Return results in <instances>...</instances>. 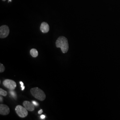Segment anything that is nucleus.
Wrapping results in <instances>:
<instances>
[{
  "mask_svg": "<svg viewBox=\"0 0 120 120\" xmlns=\"http://www.w3.org/2000/svg\"><path fill=\"white\" fill-rule=\"evenodd\" d=\"M56 47L61 49V51L63 53L67 52L69 50V45L67 39L64 36H60L56 40Z\"/></svg>",
  "mask_w": 120,
  "mask_h": 120,
  "instance_id": "f257e3e1",
  "label": "nucleus"
},
{
  "mask_svg": "<svg viewBox=\"0 0 120 120\" xmlns=\"http://www.w3.org/2000/svg\"><path fill=\"white\" fill-rule=\"evenodd\" d=\"M30 92L35 98L37 99L39 101H43L46 98V95L45 93L38 87L32 88L30 90Z\"/></svg>",
  "mask_w": 120,
  "mask_h": 120,
  "instance_id": "f03ea898",
  "label": "nucleus"
},
{
  "mask_svg": "<svg viewBox=\"0 0 120 120\" xmlns=\"http://www.w3.org/2000/svg\"><path fill=\"white\" fill-rule=\"evenodd\" d=\"M27 109L25 107H23L20 105H18L15 108V111L18 116L20 117L24 118L27 116L28 112Z\"/></svg>",
  "mask_w": 120,
  "mask_h": 120,
  "instance_id": "7ed1b4c3",
  "label": "nucleus"
},
{
  "mask_svg": "<svg viewBox=\"0 0 120 120\" xmlns=\"http://www.w3.org/2000/svg\"><path fill=\"white\" fill-rule=\"evenodd\" d=\"M3 84L5 87L10 90H14L17 87L16 83L14 81L10 79H5L3 82Z\"/></svg>",
  "mask_w": 120,
  "mask_h": 120,
  "instance_id": "20e7f679",
  "label": "nucleus"
},
{
  "mask_svg": "<svg viewBox=\"0 0 120 120\" xmlns=\"http://www.w3.org/2000/svg\"><path fill=\"white\" fill-rule=\"evenodd\" d=\"M9 34V27L6 25H3L0 27V38H7Z\"/></svg>",
  "mask_w": 120,
  "mask_h": 120,
  "instance_id": "39448f33",
  "label": "nucleus"
},
{
  "mask_svg": "<svg viewBox=\"0 0 120 120\" xmlns=\"http://www.w3.org/2000/svg\"><path fill=\"white\" fill-rule=\"evenodd\" d=\"M10 109L9 107L4 104L0 105V114L2 115H7L9 114Z\"/></svg>",
  "mask_w": 120,
  "mask_h": 120,
  "instance_id": "423d86ee",
  "label": "nucleus"
},
{
  "mask_svg": "<svg viewBox=\"0 0 120 120\" xmlns=\"http://www.w3.org/2000/svg\"><path fill=\"white\" fill-rule=\"evenodd\" d=\"M23 105L24 107L26 108L28 111L31 112L34 111L35 109L34 105L32 102L31 103L30 101H26L23 102Z\"/></svg>",
  "mask_w": 120,
  "mask_h": 120,
  "instance_id": "0eeeda50",
  "label": "nucleus"
},
{
  "mask_svg": "<svg viewBox=\"0 0 120 120\" xmlns=\"http://www.w3.org/2000/svg\"><path fill=\"white\" fill-rule=\"evenodd\" d=\"M40 30L43 33H47L49 30V26L45 22H43L40 26Z\"/></svg>",
  "mask_w": 120,
  "mask_h": 120,
  "instance_id": "6e6552de",
  "label": "nucleus"
},
{
  "mask_svg": "<svg viewBox=\"0 0 120 120\" xmlns=\"http://www.w3.org/2000/svg\"><path fill=\"white\" fill-rule=\"evenodd\" d=\"M30 53L31 55L34 57H36L38 55V52L35 49H32L30 50Z\"/></svg>",
  "mask_w": 120,
  "mask_h": 120,
  "instance_id": "1a4fd4ad",
  "label": "nucleus"
},
{
  "mask_svg": "<svg viewBox=\"0 0 120 120\" xmlns=\"http://www.w3.org/2000/svg\"><path fill=\"white\" fill-rule=\"evenodd\" d=\"M7 92L5 91V90H3V89H2L1 88L0 89V95L1 96H4L5 97L7 95Z\"/></svg>",
  "mask_w": 120,
  "mask_h": 120,
  "instance_id": "9d476101",
  "label": "nucleus"
},
{
  "mask_svg": "<svg viewBox=\"0 0 120 120\" xmlns=\"http://www.w3.org/2000/svg\"><path fill=\"white\" fill-rule=\"evenodd\" d=\"M10 94L12 96V97H13V98H14L15 99H16L17 95H16L15 92L13 90H10Z\"/></svg>",
  "mask_w": 120,
  "mask_h": 120,
  "instance_id": "9b49d317",
  "label": "nucleus"
},
{
  "mask_svg": "<svg viewBox=\"0 0 120 120\" xmlns=\"http://www.w3.org/2000/svg\"><path fill=\"white\" fill-rule=\"evenodd\" d=\"M5 70V67L3 64H2L1 63L0 64V73H3L4 72Z\"/></svg>",
  "mask_w": 120,
  "mask_h": 120,
  "instance_id": "f8f14e48",
  "label": "nucleus"
},
{
  "mask_svg": "<svg viewBox=\"0 0 120 120\" xmlns=\"http://www.w3.org/2000/svg\"><path fill=\"white\" fill-rule=\"evenodd\" d=\"M19 83H20V84L21 85L22 90L23 91V90H25V86L24 85V83H23V82H20Z\"/></svg>",
  "mask_w": 120,
  "mask_h": 120,
  "instance_id": "ddd939ff",
  "label": "nucleus"
},
{
  "mask_svg": "<svg viewBox=\"0 0 120 120\" xmlns=\"http://www.w3.org/2000/svg\"><path fill=\"white\" fill-rule=\"evenodd\" d=\"M32 102L34 104V105L35 106H38L39 105L38 103L37 102H36V101H33Z\"/></svg>",
  "mask_w": 120,
  "mask_h": 120,
  "instance_id": "4468645a",
  "label": "nucleus"
},
{
  "mask_svg": "<svg viewBox=\"0 0 120 120\" xmlns=\"http://www.w3.org/2000/svg\"><path fill=\"white\" fill-rule=\"evenodd\" d=\"M45 116L44 115H41V119H45Z\"/></svg>",
  "mask_w": 120,
  "mask_h": 120,
  "instance_id": "2eb2a0df",
  "label": "nucleus"
},
{
  "mask_svg": "<svg viewBox=\"0 0 120 120\" xmlns=\"http://www.w3.org/2000/svg\"><path fill=\"white\" fill-rule=\"evenodd\" d=\"M42 112H43V110L42 109H41L38 111V114H41L42 113Z\"/></svg>",
  "mask_w": 120,
  "mask_h": 120,
  "instance_id": "dca6fc26",
  "label": "nucleus"
},
{
  "mask_svg": "<svg viewBox=\"0 0 120 120\" xmlns=\"http://www.w3.org/2000/svg\"><path fill=\"white\" fill-rule=\"evenodd\" d=\"M0 102H2L3 101V98L2 97V96L0 95Z\"/></svg>",
  "mask_w": 120,
  "mask_h": 120,
  "instance_id": "f3484780",
  "label": "nucleus"
},
{
  "mask_svg": "<svg viewBox=\"0 0 120 120\" xmlns=\"http://www.w3.org/2000/svg\"><path fill=\"white\" fill-rule=\"evenodd\" d=\"M3 0V1H5L6 0Z\"/></svg>",
  "mask_w": 120,
  "mask_h": 120,
  "instance_id": "a211bd4d",
  "label": "nucleus"
}]
</instances>
